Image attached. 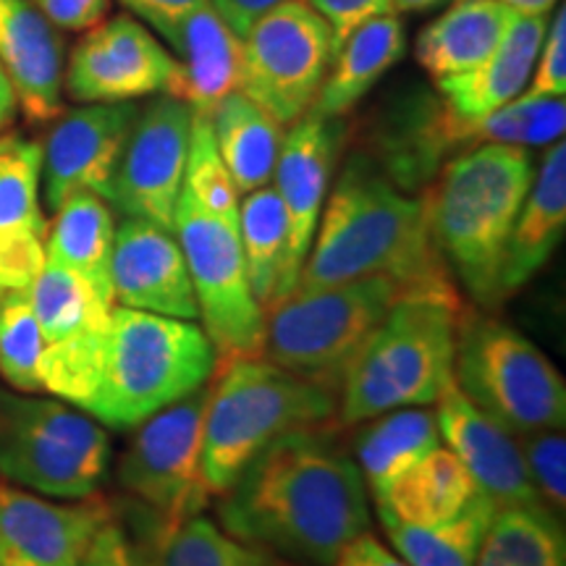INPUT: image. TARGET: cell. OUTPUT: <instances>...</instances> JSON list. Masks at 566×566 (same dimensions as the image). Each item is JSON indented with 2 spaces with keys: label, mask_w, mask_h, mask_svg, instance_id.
Returning a JSON list of instances; mask_svg holds the SVG:
<instances>
[{
  "label": "cell",
  "mask_w": 566,
  "mask_h": 566,
  "mask_svg": "<svg viewBox=\"0 0 566 566\" xmlns=\"http://www.w3.org/2000/svg\"><path fill=\"white\" fill-rule=\"evenodd\" d=\"M566 229V145H548L522 202L501 265V296L520 292L548 263Z\"/></svg>",
  "instance_id": "obj_23"
},
{
  "label": "cell",
  "mask_w": 566,
  "mask_h": 566,
  "mask_svg": "<svg viewBox=\"0 0 566 566\" xmlns=\"http://www.w3.org/2000/svg\"><path fill=\"white\" fill-rule=\"evenodd\" d=\"M55 30L87 32L108 17L111 0H30Z\"/></svg>",
  "instance_id": "obj_44"
},
{
  "label": "cell",
  "mask_w": 566,
  "mask_h": 566,
  "mask_svg": "<svg viewBox=\"0 0 566 566\" xmlns=\"http://www.w3.org/2000/svg\"><path fill=\"white\" fill-rule=\"evenodd\" d=\"M45 263V231L0 229V292H30Z\"/></svg>",
  "instance_id": "obj_41"
},
{
  "label": "cell",
  "mask_w": 566,
  "mask_h": 566,
  "mask_svg": "<svg viewBox=\"0 0 566 566\" xmlns=\"http://www.w3.org/2000/svg\"><path fill=\"white\" fill-rule=\"evenodd\" d=\"M108 325L45 344L40 357L42 391H51L59 399L84 409L101 384Z\"/></svg>",
  "instance_id": "obj_36"
},
{
  "label": "cell",
  "mask_w": 566,
  "mask_h": 566,
  "mask_svg": "<svg viewBox=\"0 0 566 566\" xmlns=\"http://www.w3.org/2000/svg\"><path fill=\"white\" fill-rule=\"evenodd\" d=\"M218 522L250 546L331 566L370 530L367 485L321 424L300 428L275 438L221 493Z\"/></svg>",
  "instance_id": "obj_1"
},
{
  "label": "cell",
  "mask_w": 566,
  "mask_h": 566,
  "mask_svg": "<svg viewBox=\"0 0 566 566\" xmlns=\"http://www.w3.org/2000/svg\"><path fill=\"white\" fill-rule=\"evenodd\" d=\"M478 493L475 480L454 451L438 446L375 495V506L405 525L436 527L462 514Z\"/></svg>",
  "instance_id": "obj_26"
},
{
  "label": "cell",
  "mask_w": 566,
  "mask_h": 566,
  "mask_svg": "<svg viewBox=\"0 0 566 566\" xmlns=\"http://www.w3.org/2000/svg\"><path fill=\"white\" fill-rule=\"evenodd\" d=\"M499 3L509 6L520 17H548L562 0H499Z\"/></svg>",
  "instance_id": "obj_50"
},
{
  "label": "cell",
  "mask_w": 566,
  "mask_h": 566,
  "mask_svg": "<svg viewBox=\"0 0 566 566\" xmlns=\"http://www.w3.org/2000/svg\"><path fill=\"white\" fill-rule=\"evenodd\" d=\"M338 142H342V126L336 124V118H323L313 111L304 113L300 122L292 124V132L283 137L273 179L275 192L286 210L289 244L273 302L294 292L304 260L313 247Z\"/></svg>",
  "instance_id": "obj_16"
},
{
  "label": "cell",
  "mask_w": 566,
  "mask_h": 566,
  "mask_svg": "<svg viewBox=\"0 0 566 566\" xmlns=\"http://www.w3.org/2000/svg\"><path fill=\"white\" fill-rule=\"evenodd\" d=\"M441 0H386V13H394V17H401V13H417L433 9Z\"/></svg>",
  "instance_id": "obj_51"
},
{
  "label": "cell",
  "mask_w": 566,
  "mask_h": 566,
  "mask_svg": "<svg viewBox=\"0 0 566 566\" xmlns=\"http://www.w3.org/2000/svg\"><path fill=\"white\" fill-rule=\"evenodd\" d=\"M17 113H19V97L17 90L6 74L3 63H0V134H6L17 122Z\"/></svg>",
  "instance_id": "obj_49"
},
{
  "label": "cell",
  "mask_w": 566,
  "mask_h": 566,
  "mask_svg": "<svg viewBox=\"0 0 566 566\" xmlns=\"http://www.w3.org/2000/svg\"><path fill=\"white\" fill-rule=\"evenodd\" d=\"M174 55V84L168 95L192 113L210 116L231 92L242 90V38L202 3L160 38Z\"/></svg>",
  "instance_id": "obj_20"
},
{
  "label": "cell",
  "mask_w": 566,
  "mask_h": 566,
  "mask_svg": "<svg viewBox=\"0 0 566 566\" xmlns=\"http://www.w3.org/2000/svg\"><path fill=\"white\" fill-rule=\"evenodd\" d=\"M331 566H409L405 558L388 551L378 537L363 533L346 546Z\"/></svg>",
  "instance_id": "obj_47"
},
{
  "label": "cell",
  "mask_w": 566,
  "mask_h": 566,
  "mask_svg": "<svg viewBox=\"0 0 566 566\" xmlns=\"http://www.w3.org/2000/svg\"><path fill=\"white\" fill-rule=\"evenodd\" d=\"M0 63L30 124L63 113V40L30 0H0Z\"/></svg>",
  "instance_id": "obj_21"
},
{
  "label": "cell",
  "mask_w": 566,
  "mask_h": 566,
  "mask_svg": "<svg viewBox=\"0 0 566 566\" xmlns=\"http://www.w3.org/2000/svg\"><path fill=\"white\" fill-rule=\"evenodd\" d=\"M174 233H179L202 331L216 349V370L239 359L263 357L265 310L252 294L239 226L202 210L181 192Z\"/></svg>",
  "instance_id": "obj_10"
},
{
  "label": "cell",
  "mask_w": 566,
  "mask_h": 566,
  "mask_svg": "<svg viewBox=\"0 0 566 566\" xmlns=\"http://www.w3.org/2000/svg\"><path fill=\"white\" fill-rule=\"evenodd\" d=\"M48 263L80 273L84 281L113 307L111 254L116 242V223L108 200L76 192L55 210L53 226H48Z\"/></svg>",
  "instance_id": "obj_28"
},
{
  "label": "cell",
  "mask_w": 566,
  "mask_h": 566,
  "mask_svg": "<svg viewBox=\"0 0 566 566\" xmlns=\"http://www.w3.org/2000/svg\"><path fill=\"white\" fill-rule=\"evenodd\" d=\"M132 541L139 566H286L281 556L239 541L202 514L176 527L139 520V537Z\"/></svg>",
  "instance_id": "obj_29"
},
{
  "label": "cell",
  "mask_w": 566,
  "mask_h": 566,
  "mask_svg": "<svg viewBox=\"0 0 566 566\" xmlns=\"http://www.w3.org/2000/svg\"><path fill=\"white\" fill-rule=\"evenodd\" d=\"M212 373L216 349L200 325L113 307L101 384L84 409L108 428L129 430L208 386Z\"/></svg>",
  "instance_id": "obj_5"
},
{
  "label": "cell",
  "mask_w": 566,
  "mask_h": 566,
  "mask_svg": "<svg viewBox=\"0 0 566 566\" xmlns=\"http://www.w3.org/2000/svg\"><path fill=\"white\" fill-rule=\"evenodd\" d=\"M174 71V55L150 27L118 13L76 42L63 69V92L76 103H134L168 95Z\"/></svg>",
  "instance_id": "obj_14"
},
{
  "label": "cell",
  "mask_w": 566,
  "mask_h": 566,
  "mask_svg": "<svg viewBox=\"0 0 566 566\" xmlns=\"http://www.w3.org/2000/svg\"><path fill=\"white\" fill-rule=\"evenodd\" d=\"M527 472L541 493V499L564 512L566 506V438L564 430H537V433L516 436Z\"/></svg>",
  "instance_id": "obj_40"
},
{
  "label": "cell",
  "mask_w": 566,
  "mask_h": 566,
  "mask_svg": "<svg viewBox=\"0 0 566 566\" xmlns=\"http://www.w3.org/2000/svg\"><path fill=\"white\" fill-rule=\"evenodd\" d=\"M405 53L407 32L399 17L380 13L367 19L342 42L310 111L323 118L346 116Z\"/></svg>",
  "instance_id": "obj_25"
},
{
  "label": "cell",
  "mask_w": 566,
  "mask_h": 566,
  "mask_svg": "<svg viewBox=\"0 0 566 566\" xmlns=\"http://www.w3.org/2000/svg\"><path fill=\"white\" fill-rule=\"evenodd\" d=\"M527 95L564 97L566 95V9L558 3L556 19L551 21L541 53L535 59L533 76L527 82Z\"/></svg>",
  "instance_id": "obj_42"
},
{
  "label": "cell",
  "mask_w": 566,
  "mask_h": 566,
  "mask_svg": "<svg viewBox=\"0 0 566 566\" xmlns=\"http://www.w3.org/2000/svg\"><path fill=\"white\" fill-rule=\"evenodd\" d=\"M192 111L171 95H160L137 113L126 139L108 202L126 218H142L174 231L176 205L187 171Z\"/></svg>",
  "instance_id": "obj_13"
},
{
  "label": "cell",
  "mask_w": 566,
  "mask_h": 566,
  "mask_svg": "<svg viewBox=\"0 0 566 566\" xmlns=\"http://www.w3.org/2000/svg\"><path fill=\"white\" fill-rule=\"evenodd\" d=\"M212 9L221 13V19L231 27L239 38L250 32V27L268 11L281 6L283 0H210Z\"/></svg>",
  "instance_id": "obj_48"
},
{
  "label": "cell",
  "mask_w": 566,
  "mask_h": 566,
  "mask_svg": "<svg viewBox=\"0 0 566 566\" xmlns=\"http://www.w3.org/2000/svg\"><path fill=\"white\" fill-rule=\"evenodd\" d=\"M210 386L137 424L118 464V483L139 501L142 522L176 527L202 514L210 488L202 475V424Z\"/></svg>",
  "instance_id": "obj_11"
},
{
  "label": "cell",
  "mask_w": 566,
  "mask_h": 566,
  "mask_svg": "<svg viewBox=\"0 0 566 566\" xmlns=\"http://www.w3.org/2000/svg\"><path fill=\"white\" fill-rule=\"evenodd\" d=\"M0 294H3V292H0Z\"/></svg>",
  "instance_id": "obj_52"
},
{
  "label": "cell",
  "mask_w": 566,
  "mask_h": 566,
  "mask_svg": "<svg viewBox=\"0 0 566 566\" xmlns=\"http://www.w3.org/2000/svg\"><path fill=\"white\" fill-rule=\"evenodd\" d=\"M475 566H566V535L554 509H499Z\"/></svg>",
  "instance_id": "obj_33"
},
{
  "label": "cell",
  "mask_w": 566,
  "mask_h": 566,
  "mask_svg": "<svg viewBox=\"0 0 566 566\" xmlns=\"http://www.w3.org/2000/svg\"><path fill=\"white\" fill-rule=\"evenodd\" d=\"M111 438L90 417L55 399L0 388V475L11 483L80 501L101 491Z\"/></svg>",
  "instance_id": "obj_9"
},
{
  "label": "cell",
  "mask_w": 566,
  "mask_h": 566,
  "mask_svg": "<svg viewBox=\"0 0 566 566\" xmlns=\"http://www.w3.org/2000/svg\"><path fill=\"white\" fill-rule=\"evenodd\" d=\"M212 137L239 195L268 187L283 147V126L242 90L231 92L210 113Z\"/></svg>",
  "instance_id": "obj_27"
},
{
  "label": "cell",
  "mask_w": 566,
  "mask_h": 566,
  "mask_svg": "<svg viewBox=\"0 0 566 566\" xmlns=\"http://www.w3.org/2000/svg\"><path fill=\"white\" fill-rule=\"evenodd\" d=\"M76 566H139V558L132 535L111 520L101 527Z\"/></svg>",
  "instance_id": "obj_45"
},
{
  "label": "cell",
  "mask_w": 566,
  "mask_h": 566,
  "mask_svg": "<svg viewBox=\"0 0 566 566\" xmlns=\"http://www.w3.org/2000/svg\"><path fill=\"white\" fill-rule=\"evenodd\" d=\"M113 302L142 313L197 321L192 279L174 231L142 218L118 226L111 254Z\"/></svg>",
  "instance_id": "obj_19"
},
{
  "label": "cell",
  "mask_w": 566,
  "mask_h": 566,
  "mask_svg": "<svg viewBox=\"0 0 566 566\" xmlns=\"http://www.w3.org/2000/svg\"><path fill=\"white\" fill-rule=\"evenodd\" d=\"M520 13L499 0H457L415 42V59L433 80L464 74L491 55Z\"/></svg>",
  "instance_id": "obj_24"
},
{
  "label": "cell",
  "mask_w": 566,
  "mask_h": 566,
  "mask_svg": "<svg viewBox=\"0 0 566 566\" xmlns=\"http://www.w3.org/2000/svg\"><path fill=\"white\" fill-rule=\"evenodd\" d=\"M548 17H516L512 30L480 66L438 80L441 105L454 124H472L527 90Z\"/></svg>",
  "instance_id": "obj_22"
},
{
  "label": "cell",
  "mask_w": 566,
  "mask_h": 566,
  "mask_svg": "<svg viewBox=\"0 0 566 566\" xmlns=\"http://www.w3.org/2000/svg\"><path fill=\"white\" fill-rule=\"evenodd\" d=\"M42 147L21 134H0V229L27 226L48 233L40 208Z\"/></svg>",
  "instance_id": "obj_37"
},
{
  "label": "cell",
  "mask_w": 566,
  "mask_h": 566,
  "mask_svg": "<svg viewBox=\"0 0 566 566\" xmlns=\"http://www.w3.org/2000/svg\"><path fill=\"white\" fill-rule=\"evenodd\" d=\"M499 506L483 493L451 522L436 527H415L378 512L388 541L409 566H475L480 546Z\"/></svg>",
  "instance_id": "obj_32"
},
{
  "label": "cell",
  "mask_w": 566,
  "mask_h": 566,
  "mask_svg": "<svg viewBox=\"0 0 566 566\" xmlns=\"http://www.w3.org/2000/svg\"><path fill=\"white\" fill-rule=\"evenodd\" d=\"M137 113L134 103H87L61 113L42 147L48 208L55 212L76 192L108 200Z\"/></svg>",
  "instance_id": "obj_15"
},
{
  "label": "cell",
  "mask_w": 566,
  "mask_h": 566,
  "mask_svg": "<svg viewBox=\"0 0 566 566\" xmlns=\"http://www.w3.org/2000/svg\"><path fill=\"white\" fill-rule=\"evenodd\" d=\"M436 405L441 441L449 443L485 499L499 509L546 504L530 478L516 436L467 399L457 380L443 388Z\"/></svg>",
  "instance_id": "obj_18"
},
{
  "label": "cell",
  "mask_w": 566,
  "mask_h": 566,
  "mask_svg": "<svg viewBox=\"0 0 566 566\" xmlns=\"http://www.w3.org/2000/svg\"><path fill=\"white\" fill-rule=\"evenodd\" d=\"M438 446H441V430L436 415L428 409L401 407L380 415V420L365 428L357 438L359 472L373 499Z\"/></svg>",
  "instance_id": "obj_31"
},
{
  "label": "cell",
  "mask_w": 566,
  "mask_h": 566,
  "mask_svg": "<svg viewBox=\"0 0 566 566\" xmlns=\"http://www.w3.org/2000/svg\"><path fill=\"white\" fill-rule=\"evenodd\" d=\"M27 294L45 344L63 342L82 331L103 328L111 323V304L80 273L63 265L45 263Z\"/></svg>",
  "instance_id": "obj_35"
},
{
  "label": "cell",
  "mask_w": 566,
  "mask_h": 566,
  "mask_svg": "<svg viewBox=\"0 0 566 566\" xmlns=\"http://www.w3.org/2000/svg\"><path fill=\"white\" fill-rule=\"evenodd\" d=\"M334 61L328 21L307 0H283L242 38V92L281 126L313 108Z\"/></svg>",
  "instance_id": "obj_12"
},
{
  "label": "cell",
  "mask_w": 566,
  "mask_h": 566,
  "mask_svg": "<svg viewBox=\"0 0 566 566\" xmlns=\"http://www.w3.org/2000/svg\"><path fill=\"white\" fill-rule=\"evenodd\" d=\"M566 103L564 97H541L522 92L512 103L488 113L472 124H454L441 105V134L446 150L475 145H512L543 147L564 139Z\"/></svg>",
  "instance_id": "obj_30"
},
{
  "label": "cell",
  "mask_w": 566,
  "mask_h": 566,
  "mask_svg": "<svg viewBox=\"0 0 566 566\" xmlns=\"http://www.w3.org/2000/svg\"><path fill=\"white\" fill-rule=\"evenodd\" d=\"M535 163L525 147L475 145L451 158L422 197L433 244L467 294L483 307L501 296V265Z\"/></svg>",
  "instance_id": "obj_3"
},
{
  "label": "cell",
  "mask_w": 566,
  "mask_h": 566,
  "mask_svg": "<svg viewBox=\"0 0 566 566\" xmlns=\"http://www.w3.org/2000/svg\"><path fill=\"white\" fill-rule=\"evenodd\" d=\"M315 237L294 292L388 275L412 296L462 307L430 239L422 200L401 192L367 160L344 168Z\"/></svg>",
  "instance_id": "obj_2"
},
{
  "label": "cell",
  "mask_w": 566,
  "mask_h": 566,
  "mask_svg": "<svg viewBox=\"0 0 566 566\" xmlns=\"http://www.w3.org/2000/svg\"><path fill=\"white\" fill-rule=\"evenodd\" d=\"M45 349L30 294H0V375L21 394L42 391L40 357Z\"/></svg>",
  "instance_id": "obj_38"
},
{
  "label": "cell",
  "mask_w": 566,
  "mask_h": 566,
  "mask_svg": "<svg viewBox=\"0 0 566 566\" xmlns=\"http://www.w3.org/2000/svg\"><path fill=\"white\" fill-rule=\"evenodd\" d=\"M412 294L388 275L292 292L265 315L263 354L283 370L336 391L354 352Z\"/></svg>",
  "instance_id": "obj_7"
},
{
  "label": "cell",
  "mask_w": 566,
  "mask_h": 566,
  "mask_svg": "<svg viewBox=\"0 0 566 566\" xmlns=\"http://www.w3.org/2000/svg\"><path fill=\"white\" fill-rule=\"evenodd\" d=\"M181 192L192 197L202 210L239 226V192L233 187L221 153H218L210 116H202V113H192L187 171H184Z\"/></svg>",
  "instance_id": "obj_39"
},
{
  "label": "cell",
  "mask_w": 566,
  "mask_h": 566,
  "mask_svg": "<svg viewBox=\"0 0 566 566\" xmlns=\"http://www.w3.org/2000/svg\"><path fill=\"white\" fill-rule=\"evenodd\" d=\"M124 9L134 13V19H139L142 24L150 27V30L163 38L168 30H174L179 21L200 9L208 0H118Z\"/></svg>",
  "instance_id": "obj_46"
},
{
  "label": "cell",
  "mask_w": 566,
  "mask_h": 566,
  "mask_svg": "<svg viewBox=\"0 0 566 566\" xmlns=\"http://www.w3.org/2000/svg\"><path fill=\"white\" fill-rule=\"evenodd\" d=\"M239 239H242L254 300L268 310L279 292L289 244L286 210H283L275 187H260L254 192H247L244 202L239 205Z\"/></svg>",
  "instance_id": "obj_34"
},
{
  "label": "cell",
  "mask_w": 566,
  "mask_h": 566,
  "mask_svg": "<svg viewBox=\"0 0 566 566\" xmlns=\"http://www.w3.org/2000/svg\"><path fill=\"white\" fill-rule=\"evenodd\" d=\"M202 424V475L212 495L229 491L247 464L275 438L317 428L336 415L334 388L271 359H239L216 370Z\"/></svg>",
  "instance_id": "obj_4"
},
{
  "label": "cell",
  "mask_w": 566,
  "mask_h": 566,
  "mask_svg": "<svg viewBox=\"0 0 566 566\" xmlns=\"http://www.w3.org/2000/svg\"><path fill=\"white\" fill-rule=\"evenodd\" d=\"M113 506L90 495L80 504H53L0 485V566H76Z\"/></svg>",
  "instance_id": "obj_17"
},
{
  "label": "cell",
  "mask_w": 566,
  "mask_h": 566,
  "mask_svg": "<svg viewBox=\"0 0 566 566\" xmlns=\"http://www.w3.org/2000/svg\"><path fill=\"white\" fill-rule=\"evenodd\" d=\"M454 380L470 401L514 436L564 430L566 384L537 346L491 315H462Z\"/></svg>",
  "instance_id": "obj_8"
},
{
  "label": "cell",
  "mask_w": 566,
  "mask_h": 566,
  "mask_svg": "<svg viewBox=\"0 0 566 566\" xmlns=\"http://www.w3.org/2000/svg\"><path fill=\"white\" fill-rule=\"evenodd\" d=\"M462 307L438 300L399 302L342 373L338 420L357 424L401 407L436 405L454 380Z\"/></svg>",
  "instance_id": "obj_6"
},
{
  "label": "cell",
  "mask_w": 566,
  "mask_h": 566,
  "mask_svg": "<svg viewBox=\"0 0 566 566\" xmlns=\"http://www.w3.org/2000/svg\"><path fill=\"white\" fill-rule=\"evenodd\" d=\"M307 3L328 21L334 34V55L359 24L386 13V0H307Z\"/></svg>",
  "instance_id": "obj_43"
}]
</instances>
